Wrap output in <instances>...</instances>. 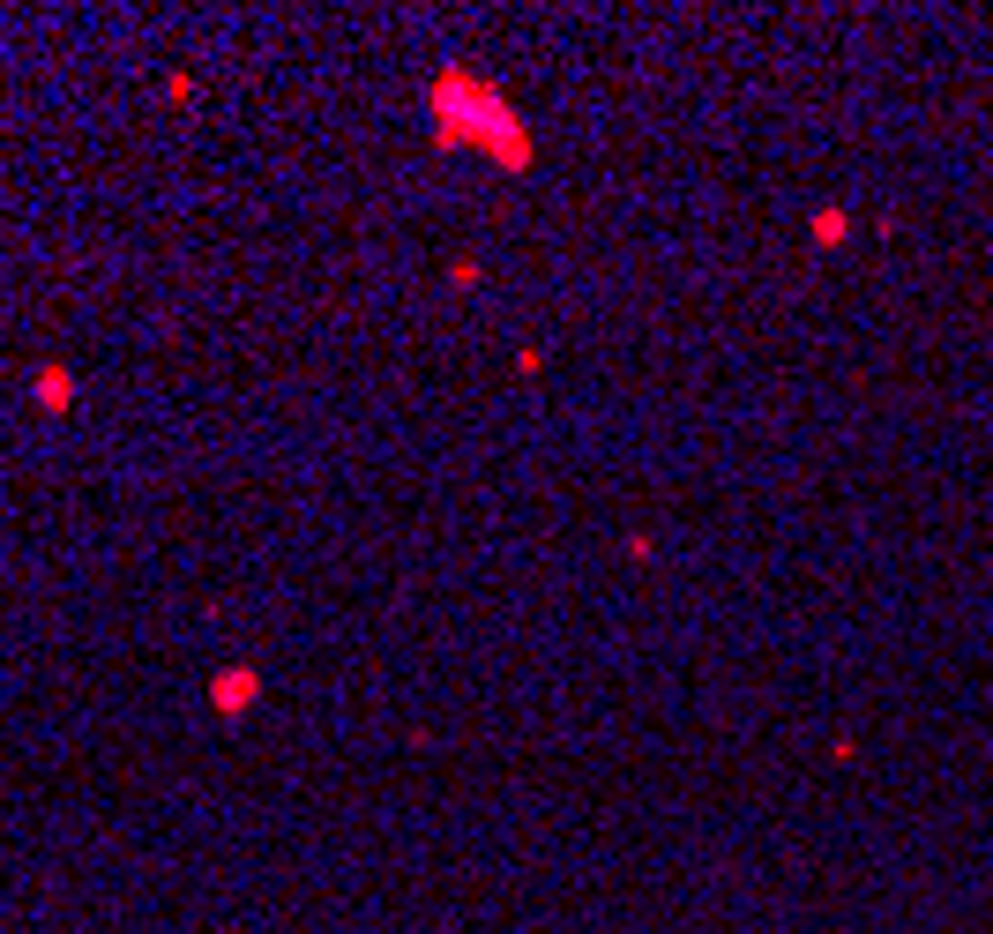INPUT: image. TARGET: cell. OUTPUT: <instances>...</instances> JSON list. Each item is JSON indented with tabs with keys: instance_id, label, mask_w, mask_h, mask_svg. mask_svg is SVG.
Returning <instances> with one entry per match:
<instances>
[{
	"instance_id": "cell-1",
	"label": "cell",
	"mask_w": 993,
	"mask_h": 934,
	"mask_svg": "<svg viewBox=\"0 0 993 934\" xmlns=\"http://www.w3.org/2000/svg\"><path fill=\"white\" fill-rule=\"evenodd\" d=\"M68 396H76V374H68V367H45L38 374V404L45 412H68Z\"/></svg>"
},
{
	"instance_id": "cell-2",
	"label": "cell",
	"mask_w": 993,
	"mask_h": 934,
	"mask_svg": "<svg viewBox=\"0 0 993 934\" xmlns=\"http://www.w3.org/2000/svg\"><path fill=\"white\" fill-rule=\"evenodd\" d=\"M217 703H224V711H247L254 703V673H217Z\"/></svg>"
}]
</instances>
